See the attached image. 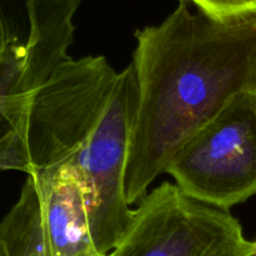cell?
I'll return each mask as SVG.
<instances>
[{"mask_svg": "<svg viewBox=\"0 0 256 256\" xmlns=\"http://www.w3.org/2000/svg\"><path fill=\"white\" fill-rule=\"evenodd\" d=\"M136 109L132 65L104 56L65 64L12 116L0 120V169L26 176L69 166L89 198L95 249L109 254L132 222L125 176Z\"/></svg>", "mask_w": 256, "mask_h": 256, "instance_id": "obj_1", "label": "cell"}, {"mask_svg": "<svg viewBox=\"0 0 256 256\" xmlns=\"http://www.w3.org/2000/svg\"><path fill=\"white\" fill-rule=\"evenodd\" d=\"M135 42L130 205L146 196L178 150L232 98L256 92V12L222 22L179 0L160 24L136 30Z\"/></svg>", "mask_w": 256, "mask_h": 256, "instance_id": "obj_2", "label": "cell"}, {"mask_svg": "<svg viewBox=\"0 0 256 256\" xmlns=\"http://www.w3.org/2000/svg\"><path fill=\"white\" fill-rule=\"evenodd\" d=\"M165 174L184 194L230 210L256 195V92L232 98L172 158Z\"/></svg>", "mask_w": 256, "mask_h": 256, "instance_id": "obj_3", "label": "cell"}, {"mask_svg": "<svg viewBox=\"0 0 256 256\" xmlns=\"http://www.w3.org/2000/svg\"><path fill=\"white\" fill-rule=\"evenodd\" d=\"M230 210L198 202L172 182L148 192L110 256H255Z\"/></svg>", "mask_w": 256, "mask_h": 256, "instance_id": "obj_4", "label": "cell"}, {"mask_svg": "<svg viewBox=\"0 0 256 256\" xmlns=\"http://www.w3.org/2000/svg\"><path fill=\"white\" fill-rule=\"evenodd\" d=\"M82 0H0V120L72 62Z\"/></svg>", "mask_w": 256, "mask_h": 256, "instance_id": "obj_5", "label": "cell"}, {"mask_svg": "<svg viewBox=\"0 0 256 256\" xmlns=\"http://www.w3.org/2000/svg\"><path fill=\"white\" fill-rule=\"evenodd\" d=\"M30 178L39 192L52 256L99 254L90 230L89 198L79 172L72 168L59 166Z\"/></svg>", "mask_w": 256, "mask_h": 256, "instance_id": "obj_6", "label": "cell"}, {"mask_svg": "<svg viewBox=\"0 0 256 256\" xmlns=\"http://www.w3.org/2000/svg\"><path fill=\"white\" fill-rule=\"evenodd\" d=\"M0 256H52L39 192L30 176L0 224Z\"/></svg>", "mask_w": 256, "mask_h": 256, "instance_id": "obj_7", "label": "cell"}, {"mask_svg": "<svg viewBox=\"0 0 256 256\" xmlns=\"http://www.w3.org/2000/svg\"><path fill=\"white\" fill-rule=\"evenodd\" d=\"M212 19L234 20L256 12V0H186Z\"/></svg>", "mask_w": 256, "mask_h": 256, "instance_id": "obj_8", "label": "cell"}, {"mask_svg": "<svg viewBox=\"0 0 256 256\" xmlns=\"http://www.w3.org/2000/svg\"><path fill=\"white\" fill-rule=\"evenodd\" d=\"M90 256H110V254H94V255H90Z\"/></svg>", "mask_w": 256, "mask_h": 256, "instance_id": "obj_9", "label": "cell"}, {"mask_svg": "<svg viewBox=\"0 0 256 256\" xmlns=\"http://www.w3.org/2000/svg\"><path fill=\"white\" fill-rule=\"evenodd\" d=\"M255 248H256V242H255ZM255 256H256V252H255Z\"/></svg>", "mask_w": 256, "mask_h": 256, "instance_id": "obj_10", "label": "cell"}]
</instances>
